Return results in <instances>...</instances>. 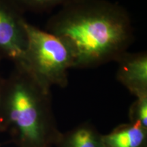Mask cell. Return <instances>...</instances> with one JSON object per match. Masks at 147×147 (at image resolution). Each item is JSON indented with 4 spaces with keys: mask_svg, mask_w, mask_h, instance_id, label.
<instances>
[{
    "mask_svg": "<svg viewBox=\"0 0 147 147\" xmlns=\"http://www.w3.org/2000/svg\"><path fill=\"white\" fill-rule=\"evenodd\" d=\"M45 30L70 45L79 69L116 61L134 39L128 12L108 0H73L49 18Z\"/></svg>",
    "mask_w": 147,
    "mask_h": 147,
    "instance_id": "1",
    "label": "cell"
},
{
    "mask_svg": "<svg viewBox=\"0 0 147 147\" xmlns=\"http://www.w3.org/2000/svg\"><path fill=\"white\" fill-rule=\"evenodd\" d=\"M0 132L18 147H54L61 134L51 91L22 69H14L0 84Z\"/></svg>",
    "mask_w": 147,
    "mask_h": 147,
    "instance_id": "2",
    "label": "cell"
},
{
    "mask_svg": "<svg viewBox=\"0 0 147 147\" xmlns=\"http://www.w3.org/2000/svg\"><path fill=\"white\" fill-rule=\"evenodd\" d=\"M27 47L22 70L38 84L51 91L53 86L64 88L68 84V71L74 68L75 54L61 37L25 23ZM17 69V68H16Z\"/></svg>",
    "mask_w": 147,
    "mask_h": 147,
    "instance_id": "3",
    "label": "cell"
},
{
    "mask_svg": "<svg viewBox=\"0 0 147 147\" xmlns=\"http://www.w3.org/2000/svg\"><path fill=\"white\" fill-rule=\"evenodd\" d=\"M24 12L12 0H0V61L6 59L22 69L27 47Z\"/></svg>",
    "mask_w": 147,
    "mask_h": 147,
    "instance_id": "4",
    "label": "cell"
},
{
    "mask_svg": "<svg viewBox=\"0 0 147 147\" xmlns=\"http://www.w3.org/2000/svg\"><path fill=\"white\" fill-rule=\"evenodd\" d=\"M116 62L117 80L136 97L147 95L146 52L127 51Z\"/></svg>",
    "mask_w": 147,
    "mask_h": 147,
    "instance_id": "5",
    "label": "cell"
},
{
    "mask_svg": "<svg viewBox=\"0 0 147 147\" xmlns=\"http://www.w3.org/2000/svg\"><path fill=\"white\" fill-rule=\"evenodd\" d=\"M104 147H147V129L131 123L121 124L102 135Z\"/></svg>",
    "mask_w": 147,
    "mask_h": 147,
    "instance_id": "6",
    "label": "cell"
},
{
    "mask_svg": "<svg viewBox=\"0 0 147 147\" xmlns=\"http://www.w3.org/2000/svg\"><path fill=\"white\" fill-rule=\"evenodd\" d=\"M54 147H104L102 135L89 123L78 125L61 133Z\"/></svg>",
    "mask_w": 147,
    "mask_h": 147,
    "instance_id": "7",
    "label": "cell"
},
{
    "mask_svg": "<svg viewBox=\"0 0 147 147\" xmlns=\"http://www.w3.org/2000/svg\"><path fill=\"white\" fill-rule=\"evenodd\" d=\"M23 11L34 13L51 12L55 8H61L73 0H12Z\"/></svg>",
    "mask_w": 147,
    "mask_h": 147,
    "instance_id": "8",
    "label": "cell"
},
{
    "mask_svg": "<svg viewBox=\"0 0 147 147\" xmlns=\"http://www.w3.org/2000/svg\"><path fill=\"white\" fill-rule=\"evenodd\" d=\"M129 123L147 129V95L136 97L129 110Z\"/></svg>",
    "mask_w": 147,
    "mask_h": 147,
    "instance_id": "9",
    "label": "cell"
},
{
    "mask_svg": "<svg viewBox=\"0 0 147 147\" xmlns=\"http://www.w3.org/2000/svg\"><path fill=\"white\" fill-rule=\"evenodd\" d=\"M2 80H3V78H2V77H1V76H0V84H1V81H2Z\"/></svg>",
    "mask_w": 147,
    "mask_h": 147,
    "instance_id": "10",
    "label": "cell"
}]
</instances>
